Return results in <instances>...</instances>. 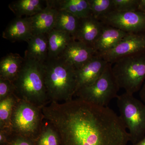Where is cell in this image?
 <instances>
[{
	"instance_id": "cell-29",
	"label": "cell",
	"mask_w": 145,
	"mask_h": 145,
	"mask_svg": "<svg viewBox=\"0 0 145 145\" xmlns=\"http://www.w3.org/2000/svg\"><path fill=\"white\" fill-rule=\"evenodd\" d=\"M140 98L142 100V102L145 104V81L144 84H143L142 88L140 89Z\"/></svg>"
},
{
	"instance_id": "cell-30",
	"label": "cell",
	"mask_w": 145,
	"mask_h": 145,
	"mask_svg": "<svg viewBox=\"0 0 145 145\" xmlns=\"http://www.w3.org/2000/svg\"><path fill=\"white\" fill-rule=\"evenodd\" d=\"M138 10L145 13V0H139Z\"/></svg>"
},
{
	"instance_id": "cell-27",
	"label": "cell",
	"mask_w": 145,
	"mask_h": 145,
	"mask_svg": "<svg viewBox=\"0 0 145 145\" xmlns=\"http://www.w3.org/2000/svg\"><path fill=\"white\" fill-rule=\"evenodd\" d=\"M35 140L12 134L7 145H35Z\"/></svg>"
},
{
	"instance_id": "cell-13",
	"label": "cell",
	"mask_w": 145,
	"mask_h": 145,
	"mask_svg": "<svg viewBox=\"0 0 145 145\" xmlns=\"http://www.w3.org/2000/svg\"><path fill=\"white\" fill-rule=\"evenodd\" d=\"M33 35L31 17H16L7 26L2 37L11 42L25 41Z\"/></svg>"
},
{
	"instance_id": "cell-15",
	"label": "cell",
	"mask_w": 145,
	"mask_h": 145,
	"mask_svg": "<svg viewBox=\"0 0 145 145\" xmlns=\"http://www.w3.org/2000/svg\"><path fill=\"white\" fill-rule=\"evenodd\" d=\"M58 10L47 4L42 11L31 17L33 35L48 34L55 26Z\"/></svg>"
},
{
	"instance_id": "cell-22",
	"label": "cell",
	"mask_w": 145,
	"mask_h": 145,
	"mask_svg": "<svg viewBox=\"0 0 145 145\" xmlns=\"http://www.w3.org/2000/svg\"><path fill=\"white\" fill-rule=\"evenodd\" d=\"M18 99L12 94L0 101V130H4L12 133L11 119L14 106Z\"/></svg>"
},
{
	"instance_id": "cell-9",
	"label": "cell",
	"mask_w": 145,
	"mask_h": 145,
	"mask_svg": "<svg viewBox=\"0 0 145 145\" xmlns=\"http://www.w3.org/2000/svg\"><path fill=\"white\" fill-rule=\"evenodd\" d=\"M143 53H145V33L129 34L114 48L96 55L112 64L123 57Z\"/></svg>"
},
{
	"instance_id": "cell-8",
	"label": "cell",
	"mask_w": 145,
	"mask_h": 145,
	"mask_svg": "<svg viewBox=\"0 0 145 145\" xmlns=\"http://www.w3.org/2000/svg\"><path fill=\"white\" fill-rule=\"evenodd\" d=\"M110 25L127 34L145 33V13L139 11H113L100 20Z\"/></svg>"
},
{
	"instance_id": "cell-5",
	"label": "cell",
	"mask_w": 145,
	"mask_h": 145,
	"mask_svg": "<svg viewBox=\"0 0 145 145\" xmlns=\"http://www.w3.org/2000/svg\"><path fill=\"white\" fill-rule=\"evenodd\" d=\"M117 99L119 117L128 131L130 142L134 144L145 137V104L125 92Z\"/></svg>"
},
{
	"instance_id": "cell-1",
	"label": "cell",
	"mask_w": 145,
	"mask_h": 145,
	"mask_svg": "<svg viewBox=\"0 0 145 145\" xmlns=\"http://www.w3.org/2000/svg\"><path fill=\"white\" fill-rule=\"evenodd\" d=\"M42 110L59 133L61 145H127L130 142L122 120L108 106L77 98L50 102Z\"/></svg>"
},
{
	"instance_id": "cell-25",
	"label": "cell",
	"mask_w": 145,
	"mask_h": 145,
	"mask_svg": "<svg viewBox=\"0 0 145 145\" xmlns=\"http://www.w3.org/2000/svg\"><path fill=\"white\" fill-rule=\"evenodd\" d=\"M139 0H112L114 11L128 12L138 10Z\"/></svg>"
},
{
	"instance_id": "cell-3",
	"label": "cell",
	"mask_w": 145,
	"mask_h": 145,
	"mask_svg": "<svg viewBox=\"0 0 145 145\" xmlns=\"http://www.w3.org/2000/svg\"><path fill=\"white\" fill-rule=\"evenodd\" d=\"M24 58L22 67L13 82L14 94L20 100L43 108L50 103L45 84L43 64Z\"/></svg>"
},
{
	"instance_id": "cell-28",
	"label": "cell",
	"mask_w": 145,
	"mask_h": 145,
	"mask_svg": "<svg viewBox=\"0 0 145 145\" xmlns=\"http://www.w3.org/2000/svg\"><path fill=\"white\" fill-rule=\"evenodd\" d=\"M12 133L4 130H0V145L8 144Z\"/></svg>"
},
{
	"instance_id": "cell-19",
	"label": "cell",
	"mask_w": 145,
	"mask_h": 145,
	"mask_svg": "<svg viewBox=\"0 0 145 145\" xmlns=\"http://www.w3.org/2000/svg\"><path fill=\"white\" fill-rule=\"evenodd\" d=\"M47 35L48 40V58H55L61 55L73 39L69 33L54 29Z\"/></svg>"
},
{
	"instance_id": "cell-26",
	"label": "cell",
	"mask_w": 145,
	"mask_h": 145,
	"mask_svg": "<svg viewBox=\"0 0 145 145\" xmlns=\"http://www.w3.org/2000/svg\"><path fill=\"white\" fill-rule=\"evenodd\" d=\"M15 88L11 81L0 78V101L14 94Z\"/></svg>"
},
{
	"instance_id": "cell-21",
	"label": "cell",
	"mask_w": 145,
	"mask_h": 145,
	"mask_svg": "<svg viewBox=\"0 0 145 145\" xmlns=\"http://www.w3.org/2000/svg\"><path fill=\"white\" fill-rule=\"evenodd\" d=\"M58 10L54 29L66 31L74 39L79 27L80 19L64 10Z\"/></svg>"
},
{
	"instance_id": "cell-10",
	"label": "cell",
	"mask_w": 145,
	"mask_h": 145,
	"mask_svg": "<svg viewBox=\"0 0 145 145\" xmlns=\"http://www.w3.org/2000/svg\"><path fill=\"white\" fill-rule=\"evenodd\" d=\"M109 63L96 54L85 64L75 69L77 82L76 93L80 89L90 85L96 82L103 75Z\"/></svg>"
},
{
	"instance_id": "cell-23",
	"label": "cell",
	"mask_w": 145,
	"mask_h": 145,
	"mask_svg": "<svg viewBox=\"0 0 145 145\" xmlns=\"http://www.w3.org/2000/svg\"><path fill=\"white\" fill-rule=\"evenodd\" d=\"M35 145H61L59 133L54 126L45 118L40 134L35 140Z\"/></svg>"
},
{
	"instance_id": "cell-14",
	"label": "cell",
	"mask_w": 145,
	"mask_h": 145,
	"mask_svg": "<svg viewBox=\"0 0 145 145\" xmlns=\"http://www.w3.org/2000/svg\"><path fill=\"white\" fill-rule=\"evenodd\" d=\"M129 34L105 25L101 35L93 46L96 54H102L114 48Z\"/></svg>"
},
{
	"instance_id": "cell-24",
	"label": "cell",
	"mask_w": 145,
	"mask_h": 145,
	"mask_svg": "<svg viewBox=\"0 0 145 145\" xmlns=\"http://www.w3.org/2000/svg\"><path fill=\"white\" fill-rule=\"evenodd\" d=\"M92 16L100 20L114 11L112 0H88Z\"/></svg>"
},
{
	"instance_id": "cell-20",
	"label": "cell",
	"mask_w": 145,
	"mask_h": 145,
	"mask_svg": "<svg viewBox=\"0 0 145 145\" xmlns=\"http://www.w3.org/2000/svg\"><path fill=\"white\" fill-rule=\"evenodd\" d=\"M43 1L40 0H18L10 4V9L16 17H32L42 11Z\"/></svg>"
},
{
	"instance_id": "cell-4",
	"label": "cell",
	"mask_w": 145,
	"mask_h": 145,
	"mask_svg": "<svg viewBox=\"0 0 145 145\" xmlns=\"http://www.w3.org/2000/svg\"><path fill=\"white\" fill-rule=\"evenodd\" d=\"M112 71L119 88L133 95L145 81V53L123 57L114 63Z\"/></svg>"
},
{
	"instance_id": "cell-18",
	"label": "cell",
	"mask_w": 145,
	"mask_h": 145,
	"mask_svg": "<svg viewBox=\"0 0 145 145\" xmlns=\"http://www.w3.org/2000/svg\"><path fill=\"white\" fill-rule=\"evenodd\" d=\"M24 58L17 53H10L0 61V78L13 82L20 71Z\"/></svg>"
},
{
	"instance_id": "cell-31",
	"label": "cell",
	"mask_w": 145,
	"mask_h": 145,
	"mask_svg": "<svg viewBox=\"0 0 145 145\" xmlns=\"http://www.w3.org/2000/svg\"><path fill=\"white\" fill-rule=\"evenodd\" d=\"M132 145H145V137L138 142Z\"/></svg>"
},
{
	"instance_id": "cell-7",
	"label": "cell",
	"mask_w": 145,
	"mask_h": 145,
	"mask_svg": "<svg viewBox=\"0 0 145 145\" xmlns=\"http://www.w3.org/2000/svg\"><path fill=\"white\" fill-rule=\"evenodd\" d=\"M109 63L105 72L92 84L80 89L75 96L78 99L100 106L107 107L110 101L118 96L120 88Z\"/></svg>"
},
{
	"instance_id": "cell-16",
	"label": "cell",
	"mask_w": 145,
	"mask_h": 145,
	"mask_svg": "<svg viewBox=\"0 0 145 145\" xmlns=\"http://www.w3.org/2000/svg\"><path fill=\"white\" fill-rule=\"evenodd\" d=\"M28 44L24 58L43 64L48 58V45L47 34H34L27 42Z\"/></svg>"
},
{
	"instance_id": "cell-17",
	"label": "cell",
	"mask_w": 145,
	"mask_h": 145,
	"mask_svg": "<svg viewBox=\"0 0 145 145\" xmlns=\"http://www.w3.org/2000/svg\"><path fill=\"white\" fill-rule=\"evenodd\" d=\"M49 5L57 10L67 11L79 19L92 16L88 0L47 1Z\"/></svg>"
},
{
	"instance_id": "cell-12",
	"label": "cell",
	"mask_w": 145,
	"mask_h": 145,
	"mask_svg": "<svg viewBox=\"0 0 145 145\" xmlns=\"http://www.w3.org/2000/svg\"><path fill=\"white\" fill-rule=\"evenodd\" d=\"M105 25V24L92 16L80 19L78 31L74 39L93 48Z\"/></svg>"
},
{
	"instance_id": "cell-6",
	"label": "cell",
	"mask_w": 145,
	"mask_h": 145,
	"mask_svg": "<svg viewBox=\"0 0 145 145\" xmlns=\"http://www.w3.org/2000/svg\"><path fill=\"white\" fill-rule=\"evenodd\" d=\"M42 108L18 99L11 117L12 134L36 140L44 119Z\"/></svg>"
},
{
	"instance_id": "cell-11",
	"label": "cell",
	"mask_w": 145,
	"mask_h": 145,
	"mask_svg": "<svg viewBox=\"0 0 145 145\" xmlns=\"http://www.w3.org/2000/svg\"><path fill=\"white\" fill-rule=\"evenodd\" d=\"M96 54L93 48L73 39L60 56L75 69H78L85 64Z\"/></svg>"
},
{
	"instance_id": "cell-2",
	"label": "cell",
	"mask_w": 145,
	"mask_h": 145,
	"mask_svg": "<svg viewBox=\"0 0 145 145\" xmlns=\"http://www.w3.org/2000/svg\"><path fill=\"white\" fill-rule=\"evenodd\" d=\"M43 65L50 102L61 103L72 100L77 87L75 68L61 56L48 58Z\"/></svg>"
}]
</instances>
